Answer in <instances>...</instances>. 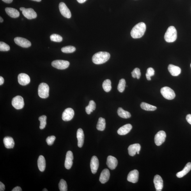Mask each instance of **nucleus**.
<instances>
[{
  "label": "nucleus",
  "mask_w": 191,
  "mask_h": 191,
  "mask_svg": "<svg viewBox=\"0 0 191 191\" xmlns=\"http://www.w3.org/2000/svg\"><path fill=\"white\" fill-rule=\"evenodd\" d=\"M146 26L144 22H140L133 27L131 32V35L133 38L137 39L142 37L146 31Z\"/></svg>",
  "instance_id": "obj_1"
},
{
  "label": "nucleus",
  "mask_w": 191,
  "mask_h": 191,
  "mask_svg": "<svg viewBox=\"0 0 191 191\" xmlns=\"http://www.w3.org/2000/svg\"><path fill=\"white\" fill-rule=\"evenodd\" d=\"M110 57V54L109 52H101L94 55L92 57V61L95 64H102L109 60Z\"/></svg>",
  "instance_id": "obj_2"
},
{
  "label": "nucleus",
  "mask_w": 191,
  "mask_h": 191,
  "mask_svg": "<svg viewBox=\"0 0 191 191\" xmlns=\"http://www.w3.org/2000/svg\"><path fill=\"white\" fill-rule=\"evenodd\" d=\"M177 38V32L174 26H170L167 29L164 36L165 40L168 43L174 42Z\"/></svg>",
  "instance_id": "obj_3"
},
{
  "label": "nucleus",
  "mask_w": 191,
  "mask_h": 191,
  "mask_svg": "<svg viewBox=\"0 0 191 191\" xmlns=\"http://www.w3.org/2000/svg\"><path fill=\"white\" fill-rule=\"evenodd\" d=\"M49 87L45 83H41L39 86L38 94L41 98H46L49 96Z\"/></svg>",
  "instance_id": "obj_4"
},
{
  "label": "nucleus",
  "mask_w": 191,
  "mask_h": 191,
  "mask_svg": "<svg viewBox=\"0 0 191 191\" xmlns=\"http://www.w3.org/2000/svg\"><path fill=\"white\" fill-rule=\"evenodd\" d=\"M161 93L164 97L168 100H172L175 97L176 94L173 90L170 87L165 86L161 89Z\"/></svg>",
  "instance_id": "obj_5"
},
{
  "label": "nucleus",
  "mask_w": 191,
  "mask_h": 191,
  "mask_svg": "<svg viewBox=\"0 0 191 191\" xmlns=\"http://www.w3.org/2000/svg\"><path fill=\"white\" fill-rule=\"evenodd\" d=\"M70 64L68 61L63 60H56L53 61L52 63V65L54 67L62 70L67 68Z\"/></svg>",
  "instance_id": "obj_6"
},
{
  "label": "nucleus",
  "mask_w": 191,
  "mask_h": 191,
  "mask_svg": "<svg viewBox=\"0 0 191 191\" xmlns=\"http://www.w3.org/2000/svg\"><path fill=\"white\" fill-rule=\"evenodd\" d=\"M12 105L13 107L17 109H22L24 106V98L20 96H17L14 97L12 101Z\"/></svg>",
  "instance_id": "obj_7"
},
{
  "label": "nucleus",
  "mask_w": 191,
  "mask_h": 191,
  "mask_svg": "<svg viewBox=\"0 0 191 191\" xmlns=\"http://www.w3.org/2000/svg\"><path fill=\"white\" fill-rule=\"evenodd\" d=\"M166 137V133L164 131H160L156 133L155 138V143L156 145L160 146L164 143Z\"/></svg>",
  "instance_id": "obj_8"
},
{
  "label": "nucleus",
  "mask_w": 191,
  "mask_h": 191,
  "mask_svg": "<svg viewBox=\"0 0 191 191\" xmlns=\"http://www.w3.org/2000/svg\"><path fill=\"white\" fill-rule=\"evenodd\" d=\"M14 41L16 44L22 48H29L31 47V45L30 41L26 39L20 37H17L15 38Z\"/></svg>",
  "instance_id": "obj_9"
},
{
  "label": "nucleus",
  "mask_w": 191,
  "mask_h": 191,
  "mask_svg": "<svg viewBox=\"0 0 191 191\" xmlns=\"http://www.w3.org/2000/svg\"><path fill=\"white\" fill-rule=\"evenodd\" d=\"M59 8L62 15L64 17L70 18L71 17V11L66 4L63 2H61L59 5Z\"/></svg>",
  "instance_id": "obj_10"
},
{
  "label": "nucleus",
  "mask_w": 191,
  "mask_h": 191,
  "mask_svg": "<svg viewBox=\"0 0 191 191\" xmlns=\"http://www.w3.org/2000/svg\"><path fill=\"white\" fill-rule=\"evenodd\" d=\"M74 115V110L71 108H69L66 109L62 115V119L64 121H69L72 120Z\"/></svg>",
  "instance_id": "obj_11"
},
{
  "label": "nucleus",
  "mask_w": 191,
  "mask_h": 191,
  "mask_svg": "<svg viewBox=\"0 0 191 191\" xmlns=\"http://www.w3.org/2000/svg\"><path fill=\"white\" fill-rule=\"evenodd\" d=\"M73 160V154L72 151H68L67 153L64 166L67 169H70L72 167Z\"/></svg>",
  "instance_id": "obj_12"
},
{
  "label": "nucleus",
  "mask_w": 191,
  "mask_h": 191,
  "mask_svg": "<svg viewBox=\"0 0 191 191\" xmlns=\"http://www.w3.org/2000/svg\"><path fill=\"white\" fill-rule=\"evenodd\" d=\"M139 172L138 170H134L131 171L128 174L127 180L129 182L135 183L139 180Z\"/></svg>",
  "instance_id": "obj_13"
},
{
  "label": "nucleus",
  "mask_w": 191,
  "mask_h": 191,
  "mask_svg": "<svg viewBox=\"0 0 191 191\" xmlns=\"http://www.w3.org/2000/svg\"><path fill=\"white\" fill-rule=\"evenodd\" d=\"M18 81L21 85L26 86L30 82V78L26 74L21 73L18 75Z\"/></svg>",
  "instance_id": "obj_14"
},
{
  "label": "nucleus",
  "mask_w": 191,
  "mask_h": 191,
  "mask_svg": "<svg viewBox=\"0 0 191 191\" xmlns=\"http://www.w3.org/2000/svg\"><path fill=\"white\" fill-rule=\"evenodd\" d=\"M23 15L28 19H32L37 17V14L32 8L25 9L22 11Z\"/></svg>",
  "instance_id": "obj_15"
},
{
  "label": "nucleus",
  "mask_w": 191,
  "mask_h": 191,
  "mask_svg": "<svg viewBox=\"0 0 191 191\" xmlns=\"http://www.w3.org/2000/svg\"><path fill=\"white\" fill-rule=\"evenodd\" d=\"M118 164L117 159L112 156H109L107 159V165L110 169L113 170L116 168Z\"/></svg>",
  "instance_id": "obj_16"
},
{
  "label": "nucleus",
  "mask_w": 191,
  "mask_h": 191,
  "mask_svg": "<svg viewBox=\"0 0 191 191\" xmlns=\"http://www.w3.org/2000/svg\"><path fill=\"white\" fill-rule=\"evenodd\" d=\"M154 183L157 191H161L163 188V181L161 177L156 175L154 178Z\"/></svg>",
  "instance_id": "obj_17"
},
{
  "label": "nucleus",
  "mask_w": 191,
  "mask_h": 191,
  "mask_svg": "<svg viewBox=\"0 0 191 191\" xmlns=\"http://www.w3.org/2000/svg\"><path fill=\"white\" fill-rule=\"evenodd\" d=\"M99 165V163L98 159L95 156H93L90 162V168L92 173L94 174L96 173L98 168Z\"/></svg>",
  "instance_id": "obj_18"
},
{
  "label": "nucleus",
  "mask_w": 191,
  "mask_h": 191,
  "mask_svg": "<svg viewBox=\"0 0 191 191\" xmlns=\"http://www.w3.org/2000/svg\"><path fill=\"white\" fill-rule=\"evenodd\" d=\"M141 146L139 144L136 143L129 146L128 148L129 155L131 156H134L138 152L141 150Z\"/></svg>",
  "instance_id": "obj_19"
},
{
  "label": "nucleus",
  "mask_w": 191,
  "mask_h": 191,
  "mask_svg": "<svg viewBox=\"0 0 191 191\" xmlns=\"http://www.w3.org/2000/svg\"><path fill=\"white\" fill-rule=\"evenodd\" d=\"M110 172L108 169L103 170L101 172L99 178V181L102 184L107 182L110 178Z\"/></svg>",
  "instance_id": "obj_20"
},
{
  "label": "nucleus",
  "mask_w": 191,
  "mask_h": 191,
  "mask_svg": "<svg viewBox=\"0 0 191 191\" xmlns=\"http://www.w3.org/2000/svg\"><path fill=\"white\" fill-rule=\"evenodd\" d=\"M78 139V146L79 148H82L83 145L84 140V135L83 131L82 128L78 129L77 133Z\"/></svg>",
  "instance_id": "obj_21"
},
{
  "label": "nucleus",
  "mask_w": 191,
  "mask_h": 191,
  "mask_svg": "<svg viewBox=\"0 0 191 191\" xmlns=\"http://www.w3.org/2000/svg\"><path fill=\"white\" fill-rule=\"evenodd\" d=\"M168 69L171 74L173 76H178L180 74L181 72L180 68L172 64H169Z\"/></svg>",
  "instance_id": "obj_22"
},
{
  "label": "nucleus",
  "mask_w": 191,
  "mask_h": 191,
  "mask_svg": "<svg viewBox=\"0 0 191 191\" xmlns=\"http://www.w3.org/2000/svg\"><path fill=\"white\" fill-rule=\"evenodd\" d=\"M132 126L130 124H127L120 128L117 131L118 134L120 135H125L132 130Z\"/></svg>",
  "instance_id": "obj_23"
},
{
  "label": "nucleus",
  "mask_w": 191,
  "mask_h": 191,
  "mask_svg": "<svg viewBox=\"0 0 191 191\" xmlns=\"http://www.w3.org/2000/svg\"><path fill=\"white\" fill-rule=\"evenodd\" d=\"M191 170V162L187 163L185 165L184 169L182 171L178 172L176 174V176L178 178H182L185 175L187 174Z\"/></svg>",
  "instance_id": "obj_24"
},
{
  "label": "nucleus",
  "mask_w": 191,
  "mask_h": 191,
  "mask_svg": "<svg viewBox=\"0 0 191 191\" xmlns=\"http://www.w3.org/2000/svg\"><path fill=\"white\" fill-rule=\"evenodd\" d=\"M6 12L7 14L11 17L16 18L20 16V13L17 9L11 8H6L5 9Z\"/></svg>",
  "instance_id": "obj_25"
},
{
  "label": "nucleus",
  "mask_w": 191,
  "mask_h": 191,
  "mask_svg": "<svg viewBox=\"0 0 191 191\" xmlns=\"http://www.w3.org/2000/svg\"><path fill=\"white\" fill-rule=\"evenodd\" d=\"M5 146L6 148H13L14 146L15 142L13 138L10 137H6L3 139Z\"/></svg>",
  "instance_id": "obj_26"
},
{
  "label": "nucleus",
  "mask_w": 191,
  "mask_h": 191,
  "mask_svg": "<svg viewBox=\"0 0 191 191\" xmlns=\"http://www.w3.org/2000/svg\"><path fill=\"white\" fill-rule=\"evenodd\" d=\"M38 166L40 171L43 172L44 171L46 167V161L43 155H40L39 157Z\"/></svg>",
  "instance_id": "obj_27"
},
{
  "label": "nucleus",
  "mask_w": 191,
  "mask_h": 191,
  "mask_svg": "<svg viewBox=\"0 0 191 191\" xmlns=\"http://www.w3.org/2000/svg\"><path fill=\"white\" fill-rule=\"evenodd\" d=\"M118 116L121 118L124 119L129 118L131 117V114L129 112L124 110L122 108L119 107L117 111Z\"/></svg>",
  "instance_id": "obj_28"
},
{
  "label": "nucleus",
  "mask_w": 191,
  "mask_h": 191,
  "mask_svg": "<svg viewBox=\"0 0 191 191\" xmlns=\"http://www.w3.org/2000/svg\"><path fill=\"white\" fill-rule=\"evenodd\" d=\"M106 123L105 119L102 118H100L96 126V128L99 131H104L105 128Z\"/></svg>",
  "instance_id": "obj_29"
},
{
  "label": "nucleus",
  "mask_w": 191,
  "mask_h": 191,
  "mask_svg": "<svg viewBox=\"0 0 191 191\" xmlns=\"http://www.w3.org/2000/svg\"><path fill=\"white\" fill-rule=\"evenodd\" d=\"M140 106L142 109L146 111H153L157 109V108L155 106L149 104L145 102H142Z\"/></svg>",
  "instance_id": "obj_30"
},
{
  "label": "nucleus",
  "mask_w": 191,
  "mask_h": 191,
  "mask_svg": "<svg viewBox=\"0 0 191 191\" xmlns=\"http://www.w3.org/2000/svg\"><path fill=\"white\" fill-rule=\"evenodd\" d=\"M96 108V104L95 102L93 100L90 101L89 105L86 108L87 114H90L91 112L95 109Z\"/></svg>",
  "instance_id": "obj_31"
},
{
  "label": "nucleus",
  "mask_w": 191,
  "mask_h": 191,
  "mask_svg": "<svg viewBox=\"0 0 191 191\" xmlns=\"http://www.w3.org/2000/svg\"><path fill=\"white\" fill-rule=\"evenodd\" d=\"M103 90L106 92H109L112 89L111 82L109 79H106L103 82L102 84Z\"/></svg>",
  "instance_id": "obj_32"
},
{
  "label": "nucleus",
  "mask_w": 191,
  "mask_h": 191,
  "mask_svg": "<svg viewBox=\"0 0 191 191\" xmlns=\"http://www.w3.org/2000/svg\"><path fill=\"white\" fill-rule=\"evenodd\" d=\"M47 116L43 115L39 117V120L40 121V128L41 130H42L47 125Z\"/></svg>",
  "instance_id": "obj_33"
},
{
  "label": "nucleus",
  "mask_w": 191,
  "mask_h": 191,
  "mask_svg": "<svg viewBox=\"0 0 191 191\" xmlns=\"http://www.w3.org/2000/svg\"><path fill=\"white\" fill-rule=\"evenodd\" d=\"M75 50V48L72 46H67L61 49V51L65 53H71L74 52Z\"/></svg>",
  "instance_id": "obj_34"
},
{
  "label": "nucleus",
  "mask_w": 191,
  "mask_h": 191,
  "mask_svg": "<svg viewBox=\"0 0 191 191\" xmlns=\"http://www.w3.org/2000/svg\"><path fill=\"white\" fill-rule=\"evenodd\" d=\"M126 86V81L124 79L120 80L118 86V90L120 93H123L125 90Z\"/></svg>",
  "instance_id": "obj_35"
},
{
  "label": "nucleus",
  "mask_w": 191,
  "mask_h": 191,
  "mask_svg": "<svg viewBox=\"0 0 191 191\" xmlns=\"http://www.w3.org/2000/svg\"><path fill=\"white\" fill-rule=\"evenodd\" d=\"M59 188L60 191H67V184L65 180L63 179H61L59 183Z\"/></svg>",
  "instance_id": "obj_36"
},
{
  "label": "nucleus",
  "mask_w": 191,
  "mask_h": 191,
  "mask_svg": "<svg viewBox=\"0 0 191 191\" xmlns=\"http://www.w3.org/2000/svg\"><path fill=\"white\" fill-rule=\"evenodd\" d=\"M50 39L51 40L57 42H60L63 40L61 36L56 34H52L50 36Z\"/></svg>",
  "instance_id": "obj_37"
},
{
  "label": "nucleus",
  "mask_w": 191,
  "mask_h": 191,
  "mask_svg": "<svg viewBox=\"0 0 191 191\" xmlns=\"http://www.w3.org/2000/svg\"><path fill=\"white\" fill-rule=\"evenodd\" d=\"M10 49L9 46L6 43L1 41L0 42V51L1 52L8 51Z\"/></svg>",
  "instance_id": "obj_38"
},
{
  "label": "nucleus",
  "mask_w": 191,
  "mask_h": 191,
  "mask_svg": "<svg viewBox=\"0 0 191 191\" xmlns=\"http://www.w3.org/2000/svg\"><path fill=\"white\" fill-rule=\"evenodd\" d=\"M55 139H56V137L54 136H49L47 137V139H46V142H47L48 145L51 146L53 144Z\"/></svg>",
  "instance_id": "obj_39"
},
{
  "label": "nucleus",
  "mask_w": 191,
  "mask_h": 191,
  "mask_svg": "<svg viewBox=\"0 0 191 191\" xmlns=\"http://www.w3.org/2000/svg\"><path fill=\"white\" fill-rule=\"evenodd\" d=\"M146 74L150 76L151 77L153 76L155 74V70L152 68H149L147 69Z\"/></svg>",
  "instance_id": "obj_40"
},
{
  "label": "nucleus",
  "mask_w": 191,
  "mask_h": 191,
  "mask_svg": "<svg viewBox=\"0 0 191 191\" xmlns=\"http://www.w3.org/2000/svg\"><path fill=\"white\" fill-rule=\"evenodd\" d=\"M133 71H134L136 75L137 79H139L141 76V73L140 69L138 68H135Z\"/></svg>",
  "instance_id": "obj_41"
},
{
  "label": "nucleus",
  "mask_w": 191,
  "mask_h": 191,
  "mask_svg": "<svg viewBox=\"0 0 191 191\" xmlns=\"http://www.w3.org/2000/svg\"><path fill=\"white\" fill-rule=\"evenodd\" d=\"M186 120L191 125V114H189L186 116Z\"/></svg>",
  "instance_id": "obj_42"
},
{
  "label": "nucleus",
  "mask_w": 191,
  "mask_h": 191,
  "mask_svg": "<svg viewBox=\"0 0 191 191\" xmlns=\"http://www.w3.org/2000/svg\"><path fill=\"white\" fill-rule=\"evenodd\" d=\"M5 189V187L4 184L2 182H0V191H4Z\"/></svg>",
  "instance_id": "obj_43"
},
{
  "label": "nucleus",
  "mask_w": 191,
  "mask_h": 191,
  "mask_svg": "<svg viewBox=\"0 0 191 191\" xmlns=\"http://www.w3.org/2000/svg\"><path fill=\"white\" fill-rule=\"evenodd\" d=\"M22 190L21 188L19 187V186H17V187H15L12 190V191H22Z\"/></svg>",
  "instance_id": "obj_44"
},
{
  "label": "nucleus",
  "mask_w": 191,
  "mask_h": 191,
  "mask_svg": "<svg viewBox=\"0 0 191 191\" xmlns=\"http://www.w3.org/2000/svg\"><path fill=\"white\" fill-rule=\"evenodd\" d=\"M4 79L3 77L1 76L0 77V85L1 86L2 84L4 83Z\"/></svg>",
  "instance_id": "obj_45"
},
{
  "label": "nucleus",
  "mask_w": 191,
  "mask_h": 191,
  "mask_svg": "<svg viewBox=\"0 0 191 191\" xmlns=\"http://www.w3.org/2000/svg\"><path fill=\"white\" fill-rule=\"evenodd\" d=\"M4 2L7 3H10L13 1V0H2Z\"/></svg>",
  "instance_id": "obj_46"
},
{
  "label": "nucleus",
  "mask_w": 191,
  "mask_h": 191,
  "mask_svg": "<svg viewBox=\"0 0 191 191\" xmlns=\"http://www.w3.org/2000/svg\"><path fill=\"white\" fill-rule=\"evenodd\" d=\"M87 0H77L78 2L80 3H83L86 2Z\"/></svg>",
  "instance_id": "obj_47"
},
{
  "label": "nucleus",
  "mask_w": 191,
  "mask_h": 191,
  "mask_svg": "<svg viewBox=\"0 0 191 191\" xmlns=\"http://www.w3.org/2000/svg\"><path fill=\"white\" fill-rule=\"evenodd\" d=\"M146 77L147 79L148 80H151V77L150 76H149L148 74H146Z\"/></svg>",
  "instance_id": "obj_48"
},
{
  "label": "nucleus",
  "mask_w": 191,
  "mask_h": 191,
  "mask_svg": "<svg viewBox=\"0 0 191 191\" xmlns=\"http://www.w3.org/2000/svg\"><path fill=\"white\" fill-rule=\"evenodd\" d=\"M26 8L24 7H21L20 8V9L21 11H23V10H24Z\"/></svg>",
  "instance_id": "obj_49"
},
{
  "label": "nucleus",
  "mask_w": 191,
  "mask_h": 191,
  "mask_svg": "<svg viewBox=\"0 0 191 191\" xmlns=\"http://www.w3.org/2000/svg\"><path fill=\"white\" fill-rule=\"evenodd\" d=\"M3 18H2L1 17H0V22H1V23L3 22Z\"/></svg>",
  "instance_id": "obj_50"
},
{
  "label": "nucleus",
  "mask_w": 191,
  "mask_h": 191,
  "mask_svg": "<svg viewBox=\"0 0 191 191\" xmlns=\"http://www.w3.org/2000/svg\"><path fill=\"white\" fill-rule=\"evenodd\" d=\"M32 1H35L37 2H40L41 0H32Z\"/></svg>",
  "instance_id": "obj_51"
},
{
  "label": "nucleus",
  "mask_w": 191,
  "mask_h": 191,
  "mask_svg": "<svg viewBox=\"0 0 191 191\" xmlns=\"http://www.w3.org/2000/svg\"><path fill=\"white\" fill-rule=\"evenodd\" d=\"M43 191H48V190L47 189L45 188L44 189Z\"/></svg>",
  "instance_id": "obj_52"
},
{
  "label": "nucleus",
  "mask_w": 191,
  "mask_h": 191,
  "mask_svg": "<svg viewBox=\"0 0 191 191\" xmlns=\"http://www.w3.org/2000/svg\"><path fill=\"white\" fill-rule=\"evenodd\" d=\"M137 153L138 155H139V152H138Z\"/></svg>",
  "instance_id": "obj_53"
},
{
  "label": "nucleus",
  "mask_w": 191,
  "mask_h": 191,
  "mask_svg": "<svg viewBox=\"0 0 191 191\" xmlns=\"http://www.w3.org/2000/svg\"><path fill=\"white\" fill-rule=\"evenodd\" d=\"M190 66H191V63L190 64Z\"/></svg>",
  "instance_id": "obj_54"
}]
</instances>
